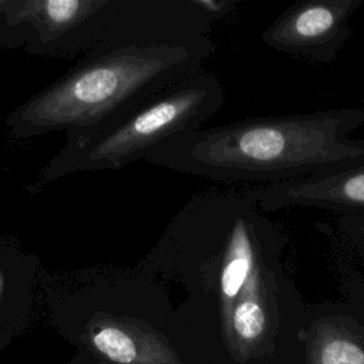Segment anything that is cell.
<instances>
[{
	"label": "cell",
	"mask_w": 364,
	"mask_h": 364,
	"mask_svg": "<svg viewBox=\"0 0 364 364\" xmlns=\"http://www.w3.org/2000/svg\"><path fill=\"white\" fill-rule=\"evenodd\" d=\"M364 108L242 119L169 138L144 161L222 183L272 185L364 165V139L350 135Z\"/></svg>",
	"instance_id": "6da1fadb"
},
{
	"label": "cell",
	"mask_w": 364,
	"mask_h": 364,
	"mask_svg": "<svg viewBox=\"0 0 364 364\" xmlns=\"http://www.w3.org/2000/svg\"><path fill=\"white\" fill-rule=\"evenodd\" d=\"M209 36L173 43H129L84 55L64 75L11 109L4 119L16 139L64 131L78 138L111 125L173 82L203 70Z\"/></svg>",
	"instance_id": "7a4b0ae2"
},
{
	"label": "cell",
	"mask_w": 364,
	"mask_h": 364,
	"mask_svg": "<svg viewBox=\"0 0 364 364\" xmlns=\"http://www.w3.org/2000/svg\"><path fill=\"white\" fill-rule=\"evenodd\" d=\"M225 102L219 78L199 71L166 87L108 127L65 139L41 168L37 185L77 172L118 171L169 138L202 128Z\"/></svg>",
	"instance_id": "3957f363"
},
{
	"label": "cell",
	"mask_w": 364,
	"mask_h": 364,
	"mask_svg": "<svg viewBox=\"0 0 364 364\" xmlns=\"http://www.w3.org/2000/svg\"><path fill=\"white\" fill-rule=\"evenodd\" d=\"M124 0H9L21 48L37 57L82 58L102 43Z\"/></svg>",
	"instance_id": "277c9868"
},
{
	"label": "cell",
	"mask_w": 364,
	"mask_h": 364,
	"mask_svg": "<svg viewBox=\"0 0 364 364\" xmlns=\"http://www.w3.org/2000/svg\"><path fill=\"white\" fill-rule=\"evenodd\" d=\"M363 0H306L277 16L262 33L270 50L313 64L333 63L351 36Z\"/></svg>",
	"instance_id": "5b68a950"
},
{
	"label": "cell",
	"mask_w": 364,
	"mask_h": 364,
	"mask_svg": "<svg viewBox=\"0 0 364 364\" xmlns=\"http://www.w3.org/2000/svg\"><path fill=\"white\" fill-rule=\"evenodd\" d=\"M252 189L264 213L293 208L327 209L341 215L364 213V165Z\"/></svg>",
	"instance_id": "8992f818"
},
{
	"label": "cell",
	"mask_w": 364,
	"mask_h": 364,
	"mask_svg": "<svg viewBox=\"0 0 364 364\" xmlns=\"http://www.w3.org/2000/svg\"><path fill=\"white\" fill-rule=\"evenodd\" d=\"M82 338L90 350L115 364H183L164 333L132 316L97 310Z\"/></svg>",
	"instance_id": "52a82bcc"
},
{
	"label": "cell",
	"mask_w": 364,
	"mask_h": 364,
	"mask_svg": "<svg viewBox=\"0 0 364 364\" xmlns=\"http://www.w3.org/2000/svg\"><path fill=\"white\" fill-rule=\"evenodd\" d=\"M318 364H364V350L333 321L320 326Z\"/></svg>",
	"instance_id": "ba28073f"
},
{
	"label": "cell",
	"mask_w": 364,
	"mask_h": 364,
	"mask_svg": "<svg viewBox=\"0 0 364 364\" xmlns=\"http://www.w3.org/2000/svg\"><path fill=\"white\" fill-rule=\"evenodd\" d=\"M27 259L28 256H24L18 249L0 245V300L9 287L11 276L31 263V260L24 263Z\"/></svg>",
	"instance_id": "9c48e42d"
},
{
	"label": "cell",
	"mask_w": 364,
	"mask_h": 364,
	"mask_svg": "<svg viewBox=\"0 0 364 364\" xmlns=\"http://www.w3.org/2000/svg\"><path fill=\"white\" fill-rule=\"evenodd\" d=\"M9 0H0V47L21 48V41L17 31L9 21Z\"/></svg>",
	"instance_id": "30bf717a"
},
{
	"label": "cell",
	"mask_w": 364,
	"mask_h": 364,
	"mask_svg": "<svg viewBox=\"0 0 364 364\" xmlns=\"http://www.w3.org/2000/svg\"><path fill=\"white\" fill-rule=\"evenodd\" d=\"M340 226L360 246H364V213L341 215Z\"/></svg>",
	"instance_id": "8fae6325"
}]
</instances>
